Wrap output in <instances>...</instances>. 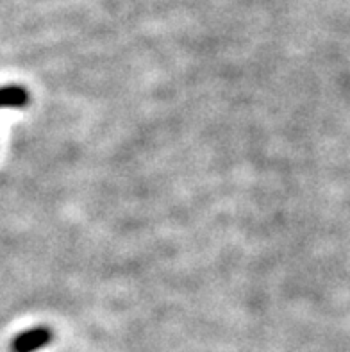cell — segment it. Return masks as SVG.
Returning a JSON list of instances; mask_svg holds the SVG:
<instances>
[{
  "instance_id": "1",
  "label": "cell",
  "mask_w": 350,
  "mask_h": 352,
  "mask_svg": "<svg viewBox=\"0 0 350 352\" xmlns=\"http://www.w3.org/2000/svg\"><path fill=\"white\" fill-rule=\"evenodd\" d=\"M54 333L47 326H36L29 331H23L11 344V352H36L47 347L52 342Z\"/></svg>"
},
{
  "instance_id": "2",
  "label": "cell",
  "mask_w": 350,
  "mask_h": 352,
  "mask_svg": "<svg viewBox=\"0 0 350 352\" xmlns=\"http://www.w3.org/2000/svg\"><path fill=\"white\" fill-rule=\"evenodd\" d=\"M31 102V94L29 89L18 85H8L0 86V109L2 107H27Z\"/></svg>"
}]
</instances>
